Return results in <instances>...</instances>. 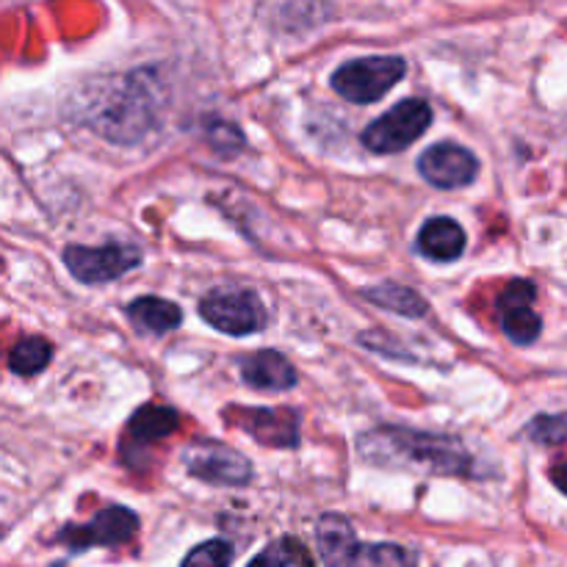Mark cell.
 Instances as JSON below:
<instances>
[{"label":"cell","instance_id":"18","mask_svg":"<svg viewBox=\"0 0 567 567\" xmlns=\"http://www.w3.org/2000/svg\"><path fill=\"white\" fill-rule=\"evenodd\" d=\"M53 358V343L44 341V338L33 336V338H22L9 354V369L14 374L22 377H33L44 369Z\"/></svg>","mask_w":567,"mask_h":567},{"label":"cell","instance_id":"21","mask_svg":"<svg viewBox=\"0 0 567 567\" xmlns=\"http://www.w3.org/2000/svg\"><path fill=\"white\" fill-rule=\"evenodd\" d=\"M210 144L216 147V153H236L244 144V136L230 122H219V125L210 127Z\"/></svg>","mask_w":567,"mask_h":567},{"label":"cell","instance_id":"4","mask_svg":"<svg viewBox=\"0 0 567 567\" xmlns=\"http://www.w3.org/2000/svg\"><path fill=\"white\" fill-rule=\"evenodd\" d=\"M199 316L225 336H255L266 327L264 302L249 288H219L197 305Z\"/></svg>","mask_w":567,"mask_h":567},{"label":"cell","instance_id":"3","mask_svg":"<svg viewBox=\"0 0 567 567\" xmlns=\"http://www.w3.org/2000/svg\"><path fill=\"white\" fill-rule=\"evenodd\" d=\"M408 72V61L402 55H365V59L349 61L332 72V89L343 100L352 103H377L385 97Z\"/></svg>","mask_w":567,"mask_h":567},{"label":"cell","instance_id":"22","mask_svg":"<svg viewBox=\"0 0 567 567\" xmlns=\"http://www.w3.org/2000/svg\"><path fill=\"white\" fill-rule=\"evenodd\" d=\"M551 480L557 482L559 491L567 493V465H559V468H554V471H551Z\"/></svg>","mask_w":567,"mask_h":567},{"label":"cell","instance_id":"20","mask_svg":"<svg viewBox=\"0 0 567 567\" xmlns=\"http://www.w3.org/2000/svg\"><path fill=\"white\" fill-rule=\"evenodd\" d=\"M233 559H236V548L216 537V540L199 543L197 548H192L181 567H230Z\"/></svg>","mask_w":567,"mask_h":567},{"label":"cell","instance_id":"11","mask_svg":"<svg viewBox=\"0 0 567 567\" xmlns=\"http://www.w3.org/2000/svg\"><path fill=\"white\" fill-rule=\"evenodd\" d=\"M236 426L247 430L249 435L266 446H297L299 443V419L293 410H264V408H247L238 410L236 415H227Z\"/></svg>","mask_w":567,"mask_h":567},{"label":"cell","instance_id":"9","mask_svg":"<svg viewBox=\"0 0 567 567\" xmlns=\"http://www.w3.org/2000/svg\"><path fill=\"white\" fill-rule=\"evenodd\" d=\"M419 172L437 188H463L480 175V158L460 144L441 142L421 153Z\"/></svg>","mask_w":567,"mask_h":567},{"label":"cell","instance_id":"13","mask_svg":"<svg viewBox=\"0 0 567 567\" xmlns=\"http://www.w3.org/2000/svg\"><path fill=\"white\" fill-rule=\"evenodd\" d=\"M241 380L258 391H288L297 385V371L286 354L277 349H264L241 360Z\"/></svg>","mask_w":567,"mask_h":567},{"label":"cell","instance_id":"19","mask_svg":"<svg viewBox=\"0 0 567 567\" xmlns=\"http://www.w3.org/2000/svg\"><path fill=\"white\" fill-rule=\"evenodd\" d=\"M305 548L291 537L271 543L269 548L258 554L247 567H305Z\"/></svg>","mask_w":567,"mask_h":567},{"label":"cell","instance_id":"6","mask_svg":"<svg viewBox=\"0 0 567 567\" xmlns=\"http://www.w3.org/2000/svg\"><path fill=\"white\" fill-rule=\"evenodd\" d=\"M183 463H186L188 474L208 482V485L241 487L252 480V465H249V460L241 452H236V449L219 441H194L183 452Z\"/></svg>","mask_w":567,"mask_h":567},{"label":"cell","instance_id":"14","mask_svg":"<svg viewBox=\"0 0 567 567\" xmlns=\"http://www.w3.org/2000/svg\"><path fill=\"white\" fill-rule=\"evenodd\" d=\"M465 249V230L449 216H435L419 233V252L430 260H457Z\"/></svg>","mask_w":567,"mask_h":567},{"label":"cell","instance_id":"7","mask_svg":"<svg viewBox=\"0 0 567 567\" xmlns=\"http://www.w3.org/2000/svg\"><path fill=\"white\" fill-rule=\"evenodd\" d=\"M142 264V252L131 244H105V247H66L64 266L75 280L100 286L111 282L116 277L127 275L131 269Z\"/></svg>","mask_w":567,"mask_h":567},{"label":"cell","instance_id":"16","mask_svg":"<svg viewBox=\"0 0 567 567\" xmlns=\"http://www.w3.org/2000/svg\"><path fill=\"white\" fill-rule=\"evenodd\" d=\"M177 426V413L172 408H155V404H147V408L136 410L125 430V443H133V446H150L155 441H164L166 435H172Z\"/></svg>","mask_w":567,"mask_h":567},{"label":"cell","instance_id":"1","mask_svg":"<svg viewBox=\"0 0 567 567\" xmlns=\"http://www.w3.org/2000/svg\"><path fill=\"white\" fill-rule=\"evenodd\" d=\"M360 454L371 463L421 468L432 474H471V454L454 437L426 435L404 426H380L360 437Z\"/></svg>","mask_w":567,"mask_h":567},{"label":"cell","instance_id":"15","mask_svg":"<svg viewBox=\"0 0 567 567\" xmlns=\"http://www.w3.org/2000/svg\"><path fill=\"white\" fill-rule=\"evenodd\" d=\"M127 319L133 321L138 332H150V336H164L181 327L183 310L175 302L161 297H138L127 305Z\"/></svg>","mask_w":567,"mask_h":567},{"label":"cell","instance_id":"2","mask_svg":"<svg viewBox=\"0 0 567 567\" xmlns=\"http://www.w3.org/2000/svg\"><path fill=\"white\" fill-rule=\"evenodd\" d=\"M324 567H415L419 557L396 543H363L343 515H324L316 526Z\"/></svg>","mask_w":567,"mask_h":567},{"label":"cell","instance_id":"8","mask_svg":"<svg viewBox=\"0 0 567 567\" xmlns=\"http://www.w3.org/2000/svg\"><path fill=\"white\" fill-rule=\"evenodd\" d=\"M138 532L136 513L127 507H109L103 513L94 515L89 524L83 526H66L61 529L59 540L66 543L72 551H86L94 546H122V543L133 540Z\"/></svg>","mask_w":567,"mask_h":567},{"label":"cell","instance_id":"17","mask_svg":"<svg viewBox=\"0 0 567 567\" xmlns=\"http://www.w3.org/2000/svg\"><path fill=\"white\" fill-rule=\"evenodd\" d=\"M363 293L371 299V302L380 305V308L396 310V313H402V316H413V319H415V316L426 313L424 297H419V293H415L413 288H408V286L385 282V286L369 288V291H363Z\"/></svg>","mask_w":567,"mask_h":567},{"label":"cell","instance_id":"5","mask_svg":"<svg viewBox=\"0 0 567 567\" xmlns=\"http://www.w3.org/2000/svg\"><path fill=\"white\" fill-rule=\"evenodd\" d=\"M430 125H432L430 103L419 97H408L365 127L363 144L371 150V153L391 155V153H399V150H408L415 138L424 136V131Z\"/></svg>","mask_w":567,"mask_h":567},{"label":"cell","instance_id":"10","mask_svg":"<svg viewBox=\"0 0 567 567\" xmlns=\"http://www.w3.org/2000/svg\"><path fill=\"white\" fill-rule=\"evenodd\" d=\"M537 288L529 280H513L498 297V316H502L504 336L518 347H529L540 338L543 319L535 313Z\"/></svg>","mask_w":567,"mask_h":567},{"label":"cell","instance_id":"12","mask_svg":"<svg viewBox=\"0 0 567 567\" xmlns=\"http://www.w3.org/2000/svg\"><path fill=\"white\" fill-rule=\"evenodd\" d=\"M258 17L277 31H308L330 17L324 0H260Z\"/></svg>","mask_w":567,"mask_h":567}]
</instances>
